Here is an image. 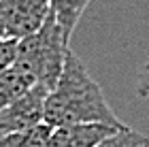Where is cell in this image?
I'll list each match as a JSON object with an SVG mask.
<instances>
[{
  "mask_svg": "<svg viewBox=\"0 0 149 147\" xmlns=\"http://www.w3.org/2000/svg\"><path fill=\"white\" fill-rule=\"evenodd\" d=\"M17 41L15 38H0V72L15 62Z\"/></svg>",
  "mask_w": 149,
  "mask_h": 147,
  "instance_id": "cell-10",
  "label": "cell"
},
{
  "mask_svg": "<svg viewBox=\"0 0 149 147\" xmlns=\"http://www.w3.org/2000/svg\"><path fill=\"white\" fill-rule=\"evenodd\" d=\"M121 128V126H119ZM115 126L109 124H68L53 128L45 147H94L107 139Z\"/></svg>",
  "mask_w": 149,
  "mask_h": 147,
  "instance_id": "cell-5",
  "label": "cell"
},
{
  "mask_svg": "<svg viewBox=\"0 0 149 147\" xmlns=\"http://www.w3.org/2000/svg\"><path fill=\"white\" fill-rule=\"evenodd\" d=\"M70 38L64 34V30L58 26L49 13V17L43 22V26L34 34L19 38L15 62L22 64L26 70L34 77L36 83H43L47 88H53L62 72L66 53L70 51Z\"/></svg>",
  "mask_w": 149,
  "mask_h": 147,
  "instance_id": "cell-2",
  "label": "cell"
},
{
  "mask_svg": "<svg viewBox=\"0 0 149 147\" xmlns=\"http://www.w3.org/2000/svg\"><path fill=\"white\" fill-rule=\"evenodd\" d=\"M0 38H6L4 36V30H2V24H0Z\"/></svg>",
  "mask_w": 149,
  "mask_h": 147,
  "instance_id": "cell-12",
  "label": "cell"
},
{
  "mask_svg": "<svg viewBox=\"0 0 149 147\" xmlns=\"http://www.w3.org/2000/svg\"><path fill=\"white\" fill-rule=\"evenodd\" d=\"M49 17V0H0V24L6 38H26Z\"/></svg>",
  "mask_w": 149,
  "mask_h": 147,
  "instance_id": "cell-3",
  "label": "cell"
},
{
  "mask_svg": "<svg viewBox=\"0 0 149 147\" xmlns=\"http://www.w3.org/2000/svg\"><path fill=\"white\" fill-rule=\"evenodd\" d=\"M43 122L51 128L68 124H109L115 128L124 126L109 107L96 79L72 51L66 53L62 72L47 94Z\"/></svg>",
  "mask_w": 149,
  "mask_h": 147,
  "instance_id": "cell-1",
  "label": "cell"
},
{
  "mask_svg": "<svg viewBox=\"0 0 149 147\" xmlns=\"http://www.w3.org/2000/svg\"><path fill=\"white\" fill-rule=\"evenodd\" d=\"M34 83V77L22 64L13 62L9 68H4L0 72V111L6 105H11L15 98H19L24 92H28Z\"/></svg>",
  "mask_w": 149,
  "mask_h": 147,
  "instance_id": "cell-6",
  "label": "cell"
},
{
  "mask_svg": "<svg viewBox=\"0 0 149 147\" xmlns=\"http://www.w3.org/2000/svg\"><path fill=\"white\" fill-rule=\"evenodd\" d=\"M136 96L139 98H149V60L145 62V66L139 72V79H136Z\"/></svg>",
  "mask_w": 149,
  "mask_h": 147,
  "instance_id": "cell-11",
  "label": "cell"
},
{
  "mask_svg": "<svg viewBox=\"0 0 149 147\" xmlns=\"http://www.w3.org/2000/svg\"><path fill=\"white\" fill-rule=\"evenodd\" d=\"M49 94V88L43 83H34L28 92H24L11 105H6L0 111V134L4 132L26 130L43 122L45 100Z\"/></svg>",
  "mask_w": 149,
  "mask_h": 147,
  "instance_id": "cell-4",
  "label": "cell"
},
{
  "mask_svg": "<svg viewBox=\"0 0 149 147\" xmlns=\"http://www.w3.org/2000/svg\"><path fill=\"white\" fill-rule=\"evenodd\" d=\"M141 147H149V137L145 139V143H143V145H141Z\"/></svg>",
  "mask_w": 149,
  "mask_h": 147,
  "instance_id": "cell-13",
  "label": "cell"
},
{
  "mask_svg": "<svg viewBox=\"0 0 149 147\" xmlns=\"http://www.w3.org/2000/svg\"><path fill=\"white\" fill-rule=\"evenodd\" d=\"M145 139H147L145 134L128 128V126L124 124L121 128L113 130L109 137L102 139V141H100L98 145H94V147H141L145 143Z\"/></svg>",
  "mask_w": 149,
  "mask_h": 147,
  "instance_id": "cell-9",
  "label": "cell"
},
{
  "mask_svg": "<svg viewBox=\"0 0 149 147\" xmlns=\"http://www.w3.org/2000/svg\"><path fill=\"white\" fill-rule=\"evenodd\" d=\"M90 2L92 0H49V13L68 38L72 36L81 15L90 6Z\"/></svg>",
  "mask_w": 149,
  "mask_h": 147,
  "instance_id": "cell-7",
  "label": "cell"
},
{
  "mask_svg": "<svg viewBox=\"0 0 149 147\" xmlns=\"http://www.w3.org/2000/svg\"><path fill=\"white\" fill-rule=\"evenodd\" d=\"M51 130L53 128L49 124L40 122L26 130L4 132V134H0V147H45Z\"/></svg>",
  "mask_w": 149,
  "mask_h": 147,
  "instance_id": "cell-8",
  "label": "cell"
}]
</instances>
